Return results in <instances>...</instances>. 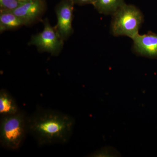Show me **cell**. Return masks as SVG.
Returning a JSON list of instances; mask_svg holds the SVG:
<instances>
[{"instance_id":"1","label":"cell","mask_w":157,"mask_h":157,"mask_svg":"<svg viewBox=\"0 0 157 157\" xmlns=\"http://www.w3.org/2000/svg\"><path fill=\"white\" fill-rule=\"evenodd\" d=\"M75 120L72 117L58 110L37 107L28 116V134L39 146L67 143L72 136Z\"/></svg>"},{"instance_id":"2","label":"cell","mask_w":157,"mask_h":157,"mask_svg":"<svg viewBox=\"0 0 157 157\" xmlns=\"http://www.w3.org/2000/svg\"><path fill=\"white\" fill-rule=\"evenodd\" d=\"M27 114L20 110L13 115L2 116L0 121V143L9 150L18 149L22 145L26 135Z\"/></svg>"},{"instance_id":"3","label":"cell","mask_w":157,"mask_h":157,"mask_svg":"<svg viewBox=\"0 0 157 157\" xmlns=\"http://www.w3.org/2000/svg\"><path fill=\"white\" fill-rule=\"evenodd\" d=\"M112 16L110 29L113 36H125L132 39L139 34L144 17L136 6L124 4Z\"/></svg>"},{"instance_id":"4","label":"cell","mask_w":157,"mask_h":157,"mask_svg":"<svg viewBox=\"0 0 157 157\" xmlns=\"http://www.w3.org/2000/svg\"><path fill=\"white\" fill-rule=\"evenodd\" d=\"M64 41L55 27L52 26L46 19L44 21L43 31L33 36L29 44L36 46L41 52H47L57 56L63 49Z\"/></svg>"},{"instance_id":"5","label":"cell","mask_w":157,"mask_h":157,"mask_svg":"<svg viewBox=\"0 0 157 157\" xmlns=\"http://www.w3.org/2000/svg\"><path fill=\"white\" fill-rule=\"evenodd\" d=\"M74 5L73 0H62L56 7L57 22L55 28L64 41L73 33L72 23Z\"/></svg>"},{"instance_id":"6","label":"cell","mask_w":157,"mask_h":157,"mask_svg":"<svg viewBox=\"0 0 157 157\" xmlns=\"http://www.w3.org/2000/svg\"><path fill=\"white\" fill-rule=\"evenodd\" d=\"M45 8V0H29L12 12L22 21L24 25H29L41 17Z\"/></svg>"},{"instance_id":"7","label":"cell","mask_w":157,"mask_h":157,"mask_svg":"<svg viewBox=\"0 0 157 157\" xmlns=\"http://www.w3.org/2000/svg\"><path fill=\"white\" fill-rule=\"evenodd\" d=\"M135 52L141 56L154 58L157 57V35L147 33L138 34L132 39Z\"/></svg>"},{"instance_id":"8","label":"cell","mask_w":157,"mask_h":157,"mask_svg":"<svg viewBox=\"0 0 157 157\" xmlns=\"http://www.w3.org/2000/svg\"><path fill=\"white\" fill-rule=\"evenodd\" d=\"M15 99L5 89L0 91V114L2 116L13 115L20 111Z\"/></svg>"},{"instance_id":"9","label":"cell","mask_w":157,"mask_h":157,"mask_svg":"<svg viewBox=\"0 0 157 157\" xmlns=\"http://www.w3.org/2000/svg\"><path fill=\"white\" fill-rule=\"evenodd\" d=\"M24 25L23 23L12 11H1L0 12V32L14 29Z\"/></svg>"},{"instance_id":"10","label":"cell","mask_w":157,"mask_h":157,"mask_svg":"<svg viewBox=\"0 0 157 157\" xmlns=\"http://www.w3.org/2000/svg\"><path fill=\"white\" fill-rule=\"evenodd\" d=\"M124 4V0H96L93 5L100 14L112 15Z\"/></svg>"},{"instance_id":"11","label":"cell","mask_w":157,"mask_h":157,"mask_svg":"<svg viewBox=\"0 0 157 157\" xmlns=\"http://www.w3.org/2000/svg\"><path fill=\"white\" fill-rule=\"evenodd\" d=\"M23 2L19 0H0L1 11H14Z\"/></svg>"},{"instance_id":"12","label":"cell","mask_w":157,"mask_h":157,"mask_svg":"<svg viewBox=\"0 0 157 157\" xmlns=\"http://www.w3.org/2000/svg\"><path fill=\"white\" fill-rule=\"evenodd\" d=\"M75 5L79 6H84V5L91 4L93 5L96 0H73Z\"/></svg>"},{"instance_id":"13","label":"cell","mask_w":157,"mask_h":157,"mask_svg":"<svg viewBox=\"0 0 157 157\" xmlns=\"http://www.w3.org/2000/svg\"><path fill=\"white\" fill-rule=\"evenodd\" d=\"M19 1H21V2H25V1H29V0H19Z\"/></svg>"}]
</instances>
